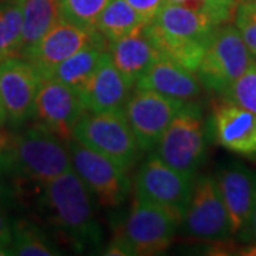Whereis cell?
Listing matches in <instances>:
<instances>
[{"label": "cell", "instance_id": "ffe728a7", "mask_svg": "<svg viewBox=\"0 0 256 256\" xmlns=\"http://www.w3.org/2000/svg\"><path fill=\"white\" fill-rule=\"evenodd\" d=\"M23 37L20 56L28 53L42 37L62 18L58 0H22Z\"/></svg>", "mask_w": 256, "mask_h": 256}, {"label": "cell", "instance_id": "d6986e66", "mask_svg": "<svg viewBox=\"0 0 256 256\" xmlns=\"http://www.w3.org/2000/svg\"><path fill=\"white\" fill-rule=\"evenodd\" d=\"M144 28L146 26L108 44L112 63L131 88H134L150 67L162 57L148 38Z\"/></svg>", "mask_w": 256, "mask_h": 256}, {"label": "cell", "instance_id": "83f0119b", "mask_svg": "<svg viewBox=\"0 0 256 256\" xmlns=\"http://www.w3.org/2000/svg\"><path fill=\"white\" fill-rule=\"evenodd\" d=\"M234 22L248 50L256 58V0L240 2L235 12Z\"/></svg>", "mask_w": 256, "mask_h": 256}, {"label": "cell", "instance_id": "e0dca14e", "mask_svg": "<svg viewBox=\"0 0 256 256\" xmlns=\"http://www.w3.org/2000/svg\"><path fill=\"white\" fill-rule=\"evenodd\" d=\"M82 106L90 112L124 111L131 87L112 63L107 52L92 76L76 90Z\"/></svg>", "mask_w": 256, "mask_h": 256}, {"label": "cell", "instance_id": "7a4b0ae2", "mask_svg": "<svg viewBox=\"0 0 256 256\" xmlns=\"http://www.w3.org/2000/svg\"><path fill=\"white\" fill-rule=\"evenodd\" d=\"M38 218L74 250H94L102 244L92 194L72 170L47 182L33 202Z\"/></svg>", "mask_w": 256, "mask_h": 256}, {"label": "cell", "instance_id": "7c38bea8", "mask_svg": "<svg viewBox=\"0 0 256 256\" xmlns=\"http://www.w3.org/2000/svg\"><path fill=\"white\" fill-rule=\"evenodd\" d=\"M87 46H102L108 48V43L98 32H90L60 18L33 48L23 56V58L33 64V67L44 80L53 76L58 64Z\"/></svg>", "mask_w": 256, "mask_h": 256}, {"label": "cell", "instance_id": "4dcf8cb0", "mask_svg": "<svg viewBox=\"0 0 256 256\" xmlns=\"http://www.w3.org/2000/svg\"><path fill=\"white\" fill-rule=\"evenodd\" d=\"M239 238L242 240H248V242H255L256 244V188H255V201H254V208H252V214L248 222L245 230L239 235Z\"/></svg>", "mask_w": 256, "mask_h": 256}, {"label": "cell", "instance_id": "2e32d148", "mask_svg": "<svg viewBox=\"0 0 256 256\" xmlns=\"http://www.w3.org/2000/svg\"><path fill=\"white\" fill-rule=\"evenodd\" d=\"M225 208L230 234L240 235L246 228L255 201L256 174L240 162L222 166L215 176Z\"/></svg>", "mask_w": 256, "mask_h": 256}, {"label": "cell", "instance_id": "9a60e30c", "mask_svg": "<svg viewBox=\"0 0 256 256\" xmlns=\"http://www.w3.org/2000/svg\"><path fill=\"white\" fill-rule=\"evenodd\" d=\"M210 130L225 150L256 161V114L225 100L214 107Z\"/></svg>", "mask_w": 256, "mask_h": 256}, {"label": "cell", "instance_id": "8992f818", "mask_svg": "<svg viewBox=\"0 0 256 256\" xmlns=\"http://www.w3.org/2000/svg\"><path fill=\"white\" fill-rule=\"evenodd\" d=\"M73 138L127 172L142 154L124 111H86L74 127Z\"/></svg>", "mask_w": 256, "mask_h": 256}, {"label": "cell", "instance_id": "d6a6232c", "mask_svg": "<svg viewBox=\"0 0 256 256\" xmlns=\"http://www.w3.org/2000/svg\"><path fill=\"white\" fill-rule=\"evenodd\" d=\"M6 122H8V117H6V112H4L3 104H2V100H0V128L3 127Z\"/></svg>", "mask_w": 256, "mask_h": 256}, {"label": "cell", "instance_id": "603a6c76", "mask_svg": "<svg viewBox=\"0 0 256 256\" xmlns=\"http://www.w3.org/2000/svg\"><path fill=\"white\" fill-rule=\"evenodd\" d=\"M107 52L108 48L102 46L84 47L58 64L50 78H56L74 90H78L97 70Z\"/></svg>", "mask_w": 256, "mask_h": 256}, {"label": "cell", "instance_id": "cb8c5ba5", "mask_svg": "<svg viewBox=\"0 0 256 256\" xmlns=\"http://www.w3.org/2000/svg\"><path fill=\"white\" fill-rule=\"evenodd\" d=\"M23 37L22 0H0V63L20 56Z\"/></svg>", "mask_w": 256, "mask_h": 256}, {"label": "cell", "instance_id": "277c9868", "mask_svg": "<svg viewBox=\"0 0 256 256\" xmlns=\"http://www.w3.org/2000/svg\"><path fill=\"white\" fill-rule=\"evenodd\" d=\"M175 222L164 210L141 198H134L127 220L117 228L108 255L152 256L171 246L175 236Z\"/></svg>", "mask_w": 256, "mask_h": 256}, {"label": "cell", "instance_id": "7402d4cb", "mask_svg": "<svg viewBox=\"0 0 256 256\" xmlns=\"http://www.w3.org/2000/svg\"><path fill=\"white\" fill-rule=\"evenodd\" d=\"M146 24V22L126 0H110L106 9L101 12L96 30L110 44Z\"/></svg>", "mask_w": 256, "mask_h": 256}, {"label": "cell", "instance_id": "ac0fdd59", "mask_svg": "<svg viewBox=\"0 0 256 256\" xmlns=\"http://www.w3.org/2000/svg\"><path fill=\"white\" fill-rule=\"evenodd\" d=\"M201 82L194 72H190L171 58L161 57L134 87L152 90L186 102L195 101L201 96Z\"/></svg>", "mask_w": 256, "mask_h": 256}, {"label": "cell", "instance_id": "52a82bcc", "mask_svg": "<svg viewBox=\"0 0 256 256\" xmlns=\"http://www.w3.org/2000/svg\"><path fill=\"white\" fill-rule=\"evenodd\" d=\"M254 60L238 28L228 23L215 30L195 74L206 90L222 96Z\"/></svg>", "mask_w": 256, "mask_h": 256}, {"label": "cell", "instance_id": "9c48e42d", "mask_svg": "<svg viewBox=\"0 0 256 256\" xmlns=\"http://www.w3.org/2000/svg\"><path fill=\"white\" fill-rule=\"evenodd\" d=\"M67 150L73 171L80 176L101 206L117 208L127 201L131 192L127 171L74 138L67 142Z\"/></svg>", "mask_w": 256, "mask_h": 256}, {"label": "cell", "instance_id": "5bb4252c", "mask_svg": "<svg viewBox=\"0 0 256 256\" xmlns=\"http://www.w3.org/2000/svg\"><path fill=\"white\" fill-rule=\"evenodd\" d=\"M86 111L74 88L56 78H44L37 92L33 120L68 142L76 124Z\"/></svg>", "mask_w": 256, "mask_h": 256}, {"label": "cell", "instance_id": "d4e9b609", "mask_svg": "<svg viewBox=\"0 0 256 256\" xmlns=\"http://www.w3.org/2000/svg\"><path fill=\"white\" fill-rule=\"evenodd\" d=\"M110 0H58L60 16L64 20L90 32H97V20Z\"/></svg>", "mask_w": 256, "mask_h": 256}, {"label": "cell", "instance_id": "484cf974", "mask_svg": "<svg viewBox=\"0 0 256 256\" xmlns=\"http://www.w3.org/2000/svg\"><path fill=\"white\" fill-rule=\"evenodd\" d=\"M222 96L225 100L256 114V60Z\"/></svg>", "mask_w": 256, "mask_h": 256}, {"label": "cell", "instance_id": "44dd1931", "mask_svg": "<svg viewBox=\"0 0 256 256\" xmlns=\"http://www.w3.org/2000/svg\"><path fill=\"white\" fill-rule=\"evenodd\" d=\"M60 254L54 239L50 238L38 224L23 218L13 220V235L6 255L54 256Z\"/></svg>", "mask_w": 256, "mask_h": 256}, {"label": "cell", "instance_id": "6da1fadb", "mask_svg": "<svg viewBox=\"0 0 256 256\" xmlns=\"http://www.w3.org/2000/svg\"><path fill=\"white\" fill-rule=\"evenodd\" d=\"M0 136V202L28 206L42 188L72 170L67 142L44 127L22 126Z\"/></svg>", "mask_w": 256, "mask_h": 256}, {"label": "cell", "instance_id": "4fadbf2b", "mask_svg": "<svg viewBox=\"0 0 256 256\" xmlns=\"http://www.w3.org/2000/svg\"><path fill=\"white\" fill-rule=\"evenodd\" d=\"M43 77L23 57L0 63V100L13 128L26 126L34 114V101Z\"/></svg>", "mask_w": 256, "mask_h": 256}, {"label": "cell", "instance_id": "1f68e13d", "mask_svg": "<svg viewBox=\"0 0 256 256\" xmlns=\"http://www.w3.org/2000/svg\"><path fill=\"white\" fill-rule=\"evenodd\" d=\"M236 254H238V255H244V256H256V244L250 245V246L239 249Z\"/></svg>", "mask_w": 256, "mask_h": 256}, {"label": "cell", "instance_id": "f546056e", "mask_svg": "<svg viewBox=\"0 0 256 256\" xmlns=\"http://www.w3.org/2000/svg\"><path fill=\"white\" fill-rule=\"evenodd\" d=\"M13 220L6 212V206L0 202V255H6V250L12 242Z\"/></svg>", "mask_w": 256, "mask_h": 256}, {"label": "cell", "instance_id": "f1b7e54d", "mask_svg": "<svg viewBox=\"0 0 256 256\" xmlns=\"http://www.w3.org/2000/svg\"><path fill=\"white\" fill-rule=\"evenodd\" d=\"M128 4L140 14L146 24L151 23L165 4V0H126Z\"/></svg>", "mask_w": 256, "mask_h": 256}, {"label": "cell", "instance_id": "30bf717a", "mask_svg": "<svg viewBox=\"0 0 256 256\" xmlns=\"http://www.w3.org/2000/svg\"><path fill=\"white\" fill-rule=\"evenodd\" d=\"M184 104L185 101L178 98L134 87V92H130L124 106V114L141 152H154Z\"/></svg>", "mask_w": 256, "mask_h": 256}, {"label": "cell", "instance_id": "8fae6325", "mask_svg": "<svg viewBox=\"0 0 256 256\" xmlns=\"http://www.w3.org/2000/svg\"><path fill=\"white\" fill-rule=\"evenodd\" d=\"M180 226L186 236L208 242L226 240L232 235L228 210L214 176L195 178L191 200Z\"/></svg>", "mask_w": 256, "mask_h": 256}, {"label": "cell", "instance_id": "4316f807", "mask_svg": "<svg viewBox=\"0 0 256 256\" xmlns=\"http://www.w3.org/2000/svg\"><path fill=\"white\" fill-rule=\"evenodd\" d=\"M239 0H184L182 6L201 12L216 26L234 22Z\"/></svg>", "mask_w": 256, "mask_h": 256}, {"label": "cell", "instance_id": "3957f363", "mask_svg": "<svg viewBox=\"0 0 256 256\" xmlns=\"http://www.w3.org/2000/svg\"><path fill=\"white\" fill-rule=\"evenodd\" d=\"M218 28L201 12L182 4L165 3L144 30L162 57L195 73Z\"/></svg>", "mask_w": 256, "mask_h": 256}, {"label": "cell", "instance_id": "5b68a950", "mask_svg": "<svg viewBox=\"0 0 256 256\" xmlns=\"http://www.w3.org/2000/svg\"><path fill=\"white\" fill-rule=\"evenodd\" d=\"M208 137L210 122L204 118L201 106L196 101H186L164 132L156 156L175 171L196 176L206 156Z\"/></svg>", "mask_w": 256, "mask_h": 256}, {"label": "cell", "instance_id": "836d02e7", "mask_svg": "<svg viewBox=\"0 0 256 256\" xmlns=\"http://www.w3.org/2000/svg\"><path fill=\"white\" fill-rule=\"evenodd\" d=\"M240 2H244V0H239V3H240Z\"/></svg>", "mask_w": 256, "mask_h": 256}, {"label": "cell", "instance_id": "ba28073f", "mask_svg": "<svg viewBox=\"0 0 256 256\" xmlns=\"http://www.w3.org/2000/svg\"><path fill=\"white\" fill-rule=\"evenodd\" d=\"M195 178L175 171L154 154L138 170L134 192L137 198L164 210L180 226L191 200Z\"/></svg>", "mask_w": 256, "mask_h": 256}]
</instances>
